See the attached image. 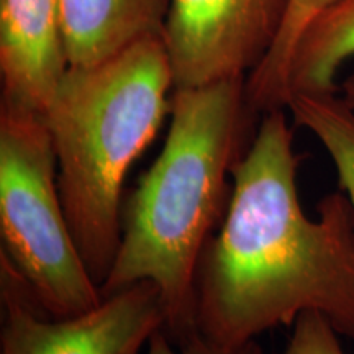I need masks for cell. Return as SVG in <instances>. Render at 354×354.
I'll return each mask as SVG.
<instances>
[{
  "label": "cell",
  "mask_w": 354,
  "mask_h": 354,
  "mask_svg": "<svg viewBox=\"0 0 354 354\" xmlns=\"http://www.w3.org/2000/svg\"><path fill=\"white\" fill-rule=\"evenodd\" d=\"M171 88L165 41L149 35L100 63L69 66L44 113L66 218L100 289L122 240L123 184L171 110Z\"/></svg>",
  "instance_id": "obj_3"
},
{
  "label": "cell",
  "mask_w": 354,
  "mask_h": 354,
  "mask_svg": "<svg viewBox=\"0 0 354 354\" xmlns=\"http://www.w3.org/2000/svg\"><path fill=\"white\" fill-rule=\"evenodd\" d=\"M290 0H169L162 41L174 88L246 79L271 51Z\"/></svg>",
  "instance_id": "obj_6"
},
{
  "label": "cell",
  "mask_w": 354,
  "mask_h": 354,
  "mask_svg": "<svg viewBox=\"0 0 354 354\" xmlns=\"http://www.w3.org/2000/svg\"><path fill=\"white\" fill-rule=\"evenodd\" d=\"M0 236L44 315L68 318L104 300L71 233L43 115L0 107Z\"/></svg>",
  "instance_id": "obj_4"
},
{
  "label": "cell",
  "mask_w": 354,
  "mask_h": 354,
  "mask_svg": "<svg viewBox=\"0 0 354 354\" xmlns=\"http://www.w3.org/2000/svg\"><path fill=\"white\" fill-rule=\"evenodd\" d=\"M165 148L122 210V240L102 294L149 281L165 305L176 344L196 335L197 274L203 251L232 201L228 184L245 156L254 117L246 79L172 88Z\"/></svg>",
  "instance_id": "obj_2"
},
{
  "label": "cell",
  "mask_w": 354,
  "mask_h": 354,
  "mask_svg": "<svg viewBox=\"0 0 354 354\" xmlns=\"http://www.w3.org/2000/svg\"><path fill=\"white\" fill-rule=\"evenodd\" d=\"M351 57L354 0H336L310 24L295 46L286 76L287 102L300 92H339L336 76Z\"/></svg>",
  "instance_id": "obj_9"
},
{
  "label": "cell",
  "mask_w": 354,
  "mask_h": 354,
  "mask_svg": "<svg viewBox=\"0 0 354 354\" xmlns=\"http://www.w3.org/2000/svg\"><path fill=\"white\" fill-rule=\"evenodd\" d=\"M146 354H263V351L256 342H250L240 348H220L203 339L198 333L192 335L184 343L176 344L165 328H161L149 339Z\"/></svg>",
  "instance_id": "obj_13"
},
{
  "label": "cell",
  "mask_w": 354,
  "mask_h": 354,
  "mask_svg": "<svg viewBox=\"0 0 354 354\" xmlns=\"http://www.w3.org/2000/svg\"><path fill=\"white\" fill-rule=\"evenodd\" d=\"M336 0H290L284 26L271 48L246 77V99L254 113L286 109V76L290 57L310 24Z\"/></svg>",
  "instance_id": "obj_11"
},
{
  "label": "cell",
  "mask_w": 354,
  "mask_h": 354,
  "mask_svg": "<svg viewBox=\"0 0 354 354\" xmlns=\"http://www.w3.org/2000/svg\"><path fill=\"white\" fill-rule=\"evenodd\" d=\"M331 323L317 312H305L294 322V331L282 354H346Z\"/></svg>",
  "instance_id": "obj_12"
},
{
  "label": "cell",
  "mask_w": 354,
  "mask_h": 354,
  "mask_svg": "<svg viewBox=\"0 0 354 354\" xmlns=\"http://www.w3.org/2000/svg\"><path fill=\"white\" fill-rule=\"evenodd\" d=\"M68 69L61 0H0V107L44 117Z\"/></svg>",
  "instance_id": "obj_7"
},
{
  "label": "cell",
  "mask_w": 354,
  "mask_h": 354,
  "mask_svg": "<svg viewBox=\"0 0 354 354\" xmlns=\"http://www.w3.org/2000/svg\"><path fill=\"white\" fill-rule=\"evenodd\" d=\"M169 0H61L69 66H91L161 35Z\"/></svg>",
  "instance_id": "obj_8"
},
{
  "label": "cell",
  "mask_w": 354,
  "mask_h": 354,
  "mask_svg": "<svg viewBox=\"0 0 354 354\" xmlns=\"http://www.w3.org/2000/svg\"><path fill=\"white\" fill-rule=\"evenodd\" d=\"M299 165L284 109L263 113L198 266L196 331L215 346L240 348L305 312L354 342L353 205L339 189L317 203V218L305 215Z\"/></svg>",
  "instance_id": "obj_1"
},
{
  "label": "cell",
  "mask_w": 354,
  "mask_h": 354,
  "mask_svg": "<svg viewBox=\"0 0 354 354\" xmlns=\"http://www.w3.org/2000/svg\"><path fill=\"white\" fill-rule=\"evenodd\" d=\"M0 354H141L166 315L153 282L141 281L104 295L94 308L68 318L44 315L19 274L0 254Z\"/></svg>",
  "instance_id": "obj_5"
},
{
  "label": "cell",
  "mask_w": 354,
  "mask_h": 354,
  "mask_svg": "<svg viewBox=\"0 0 354 354\" xmlns=\"http://www.w3.org/2000/svg\"><path fill=\"white\" fill-rule=\"evenodd\" d=\"M295 125L312 133L330 154L339 189L354 210V109L339 92H300L287 102Z\"/></svg>",
  "instance_id": "obj_10"
},
{
  "label": "cell",
  "mask_w": 354,
  "mask_h": 354,
  "mask_svg": "<svg viewBox=\"0 0 354 354\" xmlns=\"http://www.w3.org/2000/svg\"><path fill=\"white\" fill-rule=\"evenodd\" d=\"M339 95L343 97L349 107L354 109V74L339 84Z\"/></svg>",
  "instance_id": "obj_14"
}]
</instances>
